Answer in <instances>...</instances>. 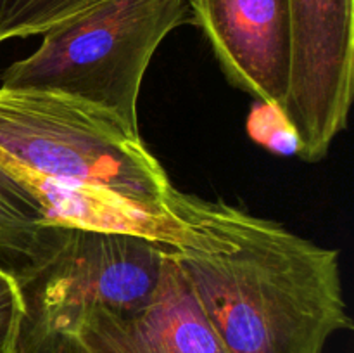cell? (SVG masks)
Returning a JSON list of instances; mask_svg holds the SVG:
<instances>
[{
    "instance_id": "obj_1",
    "label": "cell",
    "mask_w": 354,
    "mask_h": 353,
    "mask_svg": "<svg viewBox=\"0 0 354 353\" xmlns=\"http://www.w3.org/2000/svg\"><path fill=\"white\" fill-rule=\"evenodd\" d=\"M175 258L227 353H322L351 327L337 249L227 201L173 190Z\"/></svg>"
},
{
    "instance_id": "obj_2",
    "label": "cell",
    "mask_w": 354,
    "mask_h": 353,
    "mask_svg": "<svg viewBox=\"0 0 354 353\" xmlns=\"http://www.w3.org/2000/svg\"><path fill=\"white\" fill-rule=\"evenodd\" d=\"M0 165L176 218L175 187L140 135L78 99L0 87Z\"/></svg>"
},
{
    "instance_id": "obj_3",
    "label": "cell",
    "mask_w": 354,
    "mask_h": 353,
    "mask_svg": "<svg viewBox=\"0 0 354 353\" xmlns=\"http://www.w3.org/2000/svg\"><path fill=\"white\" fill-rule=\"evenodd\" d=\"M192 21L185 0H104L41 35L0 87L78 99L138 134V93L161 42Z\"/></svg>"
},
{
    "instance_id": "obj_4",
    "label": "cell",
    "mask_w": 354,
    "mask_h": 353,
    "mask_svg": "<svg viewBox=\"0 0 354 353\" xmlns=\"http://www.w3.org/2000/svg\"><path fill=\"white\" fill-rule=\"evenodd\" d=\"M171 251L144 235L48 224L44 255L16 280L17 353H59L90 315L144 308Z\"/></svg>"
},
{
    "instance_id": "obj_5",
    "label": "cell",
    "mask_w": 354,
    "mask_h": 353,
    "mask_svg": "<svg viewBox=\"0 0 354 353\" xmlns=\"http://www.w3.org/2000/svg\"><path fill=\"white\" fill-rule=\"evenodd\" d=\"M290 78L279 114L292 132L297 154L327 156L346 128L354 96L353 0H289Z\"/></svg>"
},
{
    "instance_id": "obj_6",
    "label": "cell",
    "mask_w": 354,
    "mask_h": 353,
    "mask_svg": "<svg viewBox=\"0 0 354 353\" xmlns=\"http://www.w3.org/2000/svg\"><path fill=\"white\" fill-rule=\"evenodd\" d=\"M190 9L227 78L279 113L290 78L289 0H190Z\"/></svg>"
},
{
    "instance_id": "obj_7",
    "label": "cell",
    "mask_w": 354,
    "mask_h": 353,
    "mask_svg": "<svg viewBox=\"0 0 354 353\" xmlns=\"http://www.w3.org/2000/svg\"><path fill=\"white\" fill-rule=\"evenodd\" d=\"M59 353H227L175 251L152 300L128 315L93 314Z\"/></svg>"
},
{
    "instance_id": "obj_8",
    "label": "cell",
    "mask_w": 354,
    "mask_h": 353,
    "mask_svg": "<svg viewBox=\"0 0 354 353\" xmlns=\"http://www.w3.org/2000/svg\"><path fill=\"white\" fill-rule=\"evenodd\" d=\"M44 206L16 175L0 165V270L14 280L37 265L47 246Z\"/></svg>"
},
{
    "instance_id": "obj_9",
    "label": "cell",
    "mask_w": 354,
    "mask_h": 353,
    "mask_svg": "<svg viewBox=\"0 0 354 353\" xmlns=\"http://www.w3.org/2000/svg\"><path fill=\"white\" fill-rule=\"evenodd\" d=\"M104 0H0V44L44 35Z\"/></svg>"
},
{
    "instance_id": "obj_10",
    "label": "cell",
    "mask_w": 354,
    "mask_h": 353,
    "mask_svg": "<svg viewBox=\"0 0 354 353\" xmlns=\"http://www.w3.org/2000/svg\"><path fill=\"white\" fill-rule=\"evenodd\" d=\"M21 300L17 284L0 270V353H17Z\"/></svg>"
}]
</instances>
